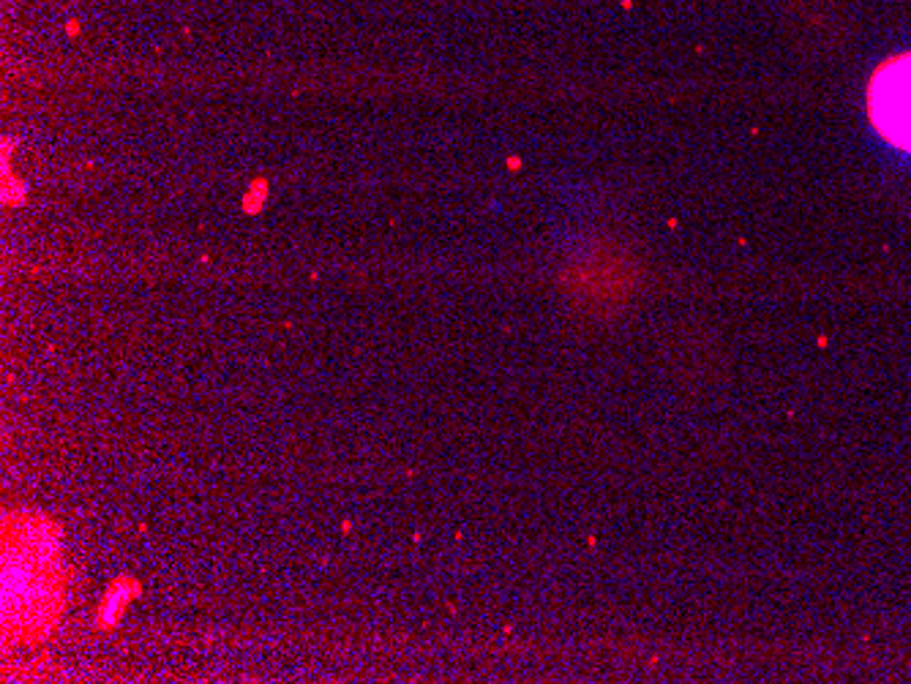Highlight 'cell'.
I'll list each match as a JSON object with an SVG mask.
<instances>
[{"label": "cell", "mask_w": 911, "mask_h": 684, "mask_svg": "<svg viewBox=\"0 0 911 684\" xmlns=\"http://www.w3.org/2000/svg\"><path fill=\"white\" fill-rule=\"evenodd\" d=\"M140 592V586L134 584L131 578H121V581H115L110 586V592L104 595L99 605V614H96V625L99 627H115L118 625V619L126 611V605L129 600H134Z\"/></svg>", "instance_id": "3"}, {"label": "cell", "mask_w": 911, "mask_h": 684, "mask_svg": "<svg viewBox=\"0 0 911 684\" xmlns=\"http://www.w3.org/2000/svg\"><path fill=\"white\" fill-rule=\"evenodd\" d=\"M868 115L892 148L911 153V52L876 69L868 85Z\"/></svg>", "instance_id": "2"}, {"label": "cell", "mask_w": 911, "mask_h": 684, "mask_svg": "<svg viewBox=\"0 0 911 684\" xmlns=\"http://www.w3.org/2000/svg\"><path fill=\"white\" fill-rule=\"evenodd\" d=\"M11 529V526H9ZM17 535V551L6 543L3 562V611L6 622L17 616V635H44L58 622L61 611V573H58V548L61 535L50 521L31 518Z\"/></svg>", "instance_id": "1"}]
</instances>
